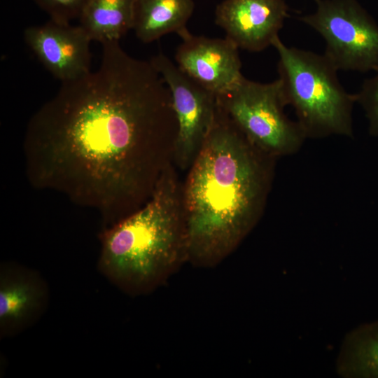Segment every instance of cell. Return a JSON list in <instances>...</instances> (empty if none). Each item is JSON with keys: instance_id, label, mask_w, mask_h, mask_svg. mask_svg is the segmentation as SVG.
I'll return each mask as SVG.
<instances>
[{"instance_id": "6da1fadb", "label": "cell", "mask_w": 378, "mask_h": 378, "mask_svg": "<svg viewBox=\"0 0 378 378\" xmlns=\"http://www.w3.org/2000/svg\"><path fill=\"white\" fill-rule=\"evenodd\" d=\"M102 46L99 68L62 83L31 115L22 146L29 183L93 209L104 230L150 198L173 164L178 125L150 62L119 41Z\"/></svg>"}, {"instance_id": "7a4b0ae2", "label": "cell", "mask_w": 378, "mask_h": 378, "mask_svg": "<svg viewBox=\"0 0 378 378\" xmlns=\"http://www.w3.org/2000/svg\"><path fill=\"white\" fill-rule=\"evenodd\" d=\"M275 160L218 104L206 139L182 183L188 263L214 267L239 246L262 215Z\"/></svg>"}, {"instance_id": "3957f363", "label": "cell", "mask_w": 378, "mask_h": 378, "mask_svg": "<svg viewBox=\"0 0 378 378\" xmlns=\"http://www.w3.org/2000/svg\"><path fill=\"white\" fill-rule=\"evenodd\" d=\"M181 188L172 164L141 209L102 230L98 270L125 294H150L188 262Z\"/></svg>"}, {"instance_id": "277c9868", "label": "cell", "mask_w": 378, "mask_h": 378, "mask_svg": "<svg viewBox=\"0 0 378 378\" xmlns=\"http://www.w3.org/2000/svg\"><path fill=\"white\" fill-rule=\"evenodd\" d=\"M284 100L291 106L306 137H351L355 94L341 85L337 68L324 54L289 47L279 36L272 43Z\"/></svg>"}, {"instance_id": "5b68a950", "label": "cell", "mask_w": 378, "mask_h": 378, "mask_svg": "<svg viewBox=\"0 0 378 378\" xmlns=\"http://www.w3.org/2000/svg\"><path fill=\"white\" fill-rule=\"evenodd\" d=\"M216 96L218 104L247 139L276 159L295 153L307 139L298 122L284 113L286 104L278 79L261 83L243 76Z\"/></svg>"}, {"instance_id": "8992f818", "label": "cell", "mask_w": 378, "mask_h": 378, "mask_svg": "<svg viewBox=\"0 0 378 378\" xmlns=\"http://www.w3.org/2000/svg\"><path fill=\"white\" fill-rule=\"evenodd\" d=\"M300 20L326 42L324 55L338 71H378V23L358 0H316Z\"/></svg>"}, {"instance_id": "52a82bcc", "label": "cell", "mask_w": 378, "mask_h": 378, "mask_svg": "<svg viewBox=\"0 0 378 378\" xmlns=\"http://www.w3.org/2000/svg\"><path fill=\"white\" fill-rule=\"evenodd\" d=\"M166 83L178 125L173 164L188 171L201 150L212 127L218 108L217 96L192 79L167 55L150 60Z\"/></svg>"}, {"instance_id": "ba28073f", "label": "cell", "mask_w": 378, "mask_h": 378, "mask_svg": "<svg viewBox=\"0 0 378 378\" xmlns=\"http://www.w3.org/2000/svg\"><path fill=\"white\" fill-rule=\"evenodd\" d=\"M49 286L36 270L15 262L0 266V338L17 336L46 311Z\"/></svg>"}, {"instance_id": "9c48e42d", "label": "cell", "mask_w": 378, "mask_h": 378, "mask_svg": "<svg viewBox=\"0 0 378 378\" xmlns=\"http://www.w3.org/2000/svg\"><path fill=\"white\" fill-rule=\"evenodd\" d=\"M24 39L42 65L61 83L79 78L91 71L92 40L80 25L49 20L27 27Z\"/></svg>"}, {"instance_id": "30bf717a", "label": "cell", "mask_w": 378, "mask_h": 378, "mask_svg": "<svg viewBox=\"0 0 378 378\" xmlns=\"http://www.w3.org/2000/svg\"><path fill=\"white\" fill-rule=\"evenodd\" d=\"M178 35L181 43L175 54L176 65L206 89L220 94L243 76L239 48L226 37L197 36L187 28Z\"/></svg>"}, {"instance_id": "8fae6325", "label": "cell", "mask_w": 378, "mask_h": 378, "mask_svg": "<svg viewBox=\"0 0 378 378\" xmlns=\"http://www.w3.org/2000/svg\"><path fill=\"white\" fill-rule=\"evenodd\" d=\"M288 16L284 0H223L215 22L239 49L260 52L272 46Z\"/></svg>"}, {"instance_id": "7c38bea8", "label": "cell", "mask_w": 378, "mask_h": 378, "mask_svg": "<svg viewBox=\"0 0 378 378\" xmlns=\"http://www.w3.org/2000/svg\"><path fill=\"white\" fill-rule=\"evenodd\" d=\"M195 8L193 0H134L132 29L144 43L183 30Z\"/></svg>"}, {"instance_id": "4fadbf2b", "label": "cell", "mask_w": 378, "mask_h": 378, "mask_svg": "<svg viewBox=\"0 0 378 378\" xmlns=\"http://www.w3.org/2000/svg\"><path fill=\"white\" fill-rule=\"evenodd\" d=\"M134 20V0H88L79 24L92 41L101 44L119 41Z\"/></svg>"}, {"instance_id": "5bb4252c", "label": "cell", "mask_w": 378, "mask_h": 378, "mask_svg": "<svg viewBox=\"0 0 378 378\" xmlns=\"http://www.w3.org/2000/svg\"><path fill=\"white\" fill-rule=\"evenodd\" d=\"M353 359L358 374L378 377V325L363 333L355 344Z\"/></svg>"}, {"instance_id": "9a60e30c", "label": "cell", "mask_w": 378, "mask_h": 378, "mask_svg": "<svg viewBox=\"0 0 378 378\" xmlns=\"http://www.w3.org/2000/svg\"><path fill=\"white\" fill-rule=\"evenodd\" d=\"M356 102L363 108L368 122V132L378 136V71L365 80L357 93Z\"/></svg>"}, {"instance_id": "2e32d148", "label": "cell", "mask_w": 378, "mask_h": 378, "mask_svg": "<svg viewBox=\"0 0 378 378\" xmlns=\"http://www.w3.org/2000/svg\"><path fill=\"white\" fill-rule=\"evenodd\" d=\"M50 20L64 24L79 18L88 0H32Z\"/></svg>"}, {"instance_id": "e0dca14e", "label": "cell", "mask_w": 378, "mask_h": 378, "mask_svg": "<svg viewBox=\"0 0 378 378\" xmlns=\"http://www.w3.org/2000/svg\"><path fill=\"white\" fill-rule=\"evenodd\" d=\"M314 1H316V0H314Z\"/></svg>"}]
</instances>
